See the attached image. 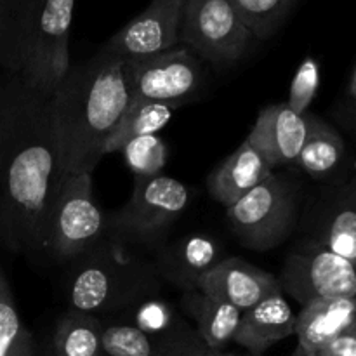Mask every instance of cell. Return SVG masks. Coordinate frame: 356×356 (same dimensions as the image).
Returning <instances> with one entry per match:
<instances>
[{
	"instance_id": "obj_1",
	"label": "cell",
	"mask_w": 356,
	"mask_h": 356,
	"mask_svg": "<svg viewBox=\"0 0 356 356\" xmlns=\"http://www.w3.org/2000/svg\"><path fill=\"white\" fill-rule=\"evenodd\" d=\"M51 127V94L28 83L13 139L0 167V249L44 254L63 183Z\"/></svg>"
},
{
	"instance_id": "obj_2",
	"label": "cell",
	"mask_w": 356,
	"mask_h": 356,
	"mask_svg": "<svg viewBox=\"0 0 356 356\" xmlns=\"http://www.w3.org/2000/svg\"><path fill=\"white\" fill-rule=\"evenodd\" d=\"M125 59L101 49L80 65H70L51 94V127L59 169L92 174L108 138L131 106Z\"/></svg>"
},
{
	"instance_id": "obj_3",
	"label": "cell",
	"mask_w": 356,
	"mask_h": 356,
	"mask_svg": "<svg viewBox=\"0 0 356 356\" xmlns=\"http://www.w3.org/2000/svg\"><path fill=\"white\" fill-rule=\"evenodd\" d=\"M72 263L66 277V298L70 309L76 312L96 316L118 315L156 298L162 287L153 259L111 235Z\"/></svg>"
},
{
	"instance_id": "obj_4",
	"label": "cell",
	"mask_w": 356,
	"mask_h": 356,
	"mask_svg": "<svg viewBox=\"0 0 356 356\" xmlns=\"http://www.w3.org/2000/svg\"><path fill=\"white\" fill-rule=\"evenodd\" d=\"M190 204V190L174 177H136L131 198L110 214L108 235L134 247H160Z\"/></svg>"
},
{
	"instance_id": "obj_5",
	"label": "cell",
	"mask_w": 356,
	"mask_h": 356,
	"mask_svg": "<svg viewBox=\"0 0 356 356\" xmlns=\"http://www.w3.org/2000/svg\"><path fill=\"white\" fill-rule=\"evenodd\" d=\"M110 232V216L94 197L92 174H68L52 205L47 250L54 259L72 263L89 252Z\"/></svg>"
},
{
	"instance_id": "obj_6",
	"label": "cell",
	"mask_w": 356,
	"mask_h": 356,
	"mask_svg": "<svg viewBox=\"0 0 356 356\" xmlns=\"http://www.w3.org/2000/svg\"><path fill=\"white\" fill-rule=\"evenodd\" d=\"M298 186L271 174L259 186L226 209L236 240L250 250H270L291 236L298 225Z\"/></svg>"
},
{
	"instance_id": "obj_7",
	"label": "cell",
	"mask_w": 356,
	"mask_h": 356,
	"mask_svg": "<svg viewBox=\"0 0 356 356\" xmlns=\"http://www.w3.org/2000/svg\"><path fill=\"white\" fill-rule=\"evenodd\" d=\"M278 284L299 305L320 299H356V263L306 238L287 256Z\"/></svg>"
},
{
	"instance_id": "obj_8",
	"label": "cell",
	"mask_w": 356,
	"mask_h": 356,
	"mask_svg": "<svg viewBox=\"0 0 356 356\" xmlns=\"http://www.w3.org/2000/svg\"><path fill=\"white\" fill-rule=\"evenodd\" d=\"M252 40L229 0H184L179 42L204 61L235 65Z\"/></svg>"
},
{
	"instance_id": "obj_9",
	"label": "cell",
	"mask_w": 356,
	"mask_h": 356,
	"mask_svg": "<svg viewBox=\"0 0 356 356\" xmlns=\"http://www.w3.org/2000/svg\"><path fill=\"white\" fill-rule=\"evenodd\" d=\"M131 103L159 101L184 104L205 83L202 59L184 45L141 59H125Z\"/></svg>"
},
{
	"instance_id": "obj_10",
	"label": "cell",
	"mask_w": 356,
	"mask_h": 356,
	"mask_svg": "<svg viewBox=\"0 0 356 356\" xmlns=\"http://www.w3.org/2000/svg\"><path fill=\"white\" fill-rule=\"evenodd\" d=\"M75 0H45L31 35L19 79L45 94L54 92L70 68V30Z\"/></svg>"
},
{
	"instance_id": "obj_11",
	"label": "cell",
	"mask_w": 356,
	"mask_h": 356,
	"mask_svg": "<svg viewBox=\"0 0 356 356\" xmlns=\"http://www.w3.org/2000/svg\"><path fill=\"white\" fill-rule=\"evenodd\" d=\"M184 0H152L104 44V51L124 59H141L181 45Z\"/></svg>"
},
{
	"instance_id": "obj_12",
	"label": "cell",
	"mask_w": 356,
	"mask_h": 356,
	"mask_svg": "<svg viewBox=\"0 0 356 356\" xmlns=\"http://www.w3.org/2000/svg\"><path fill=\"white\" fill-rule=\"evenodd\" d=\"M308 238L356 263V179L325 186L305 212Z\"/></svg>"
},
{
	"instance_id": "obj_13",
	"label": "cell",
	"mask_w": 356,
	"mask_h": 356,
	"mask_svg": "<svg viewBox=\"0 0 356 356\" xmlns=\"http://www.w3.org/2000/svg\"><path fill=\"white\" fill-rule=\"evenodd\" d=\"M198 291L243 313L282 289L275 275L247 263L242 257H228L218 261L200 278Z\"/></svg>"
},
{
	"instance_id": "obj_14",
	"label": "cell",
	"mask_w": 356,
	"mask_h": 356,
	"mask_svg": "<svg viewBox=\"0 0 356 356\" xmlns=\"http://www.w3.org/2000/svg\"><path fill=\"white\" fill-rule=\"evenodd\" d=\"M308 134L305 115L287 103L271 104L259 111L247 141L264 156L271 169L294 165Z\"/></svg>"
},
{
	"instance_id": "obj_15",
	"label": "cell",
	"mask_w": 356,
	"mask_h": 356,
	"mask_svg": "<svg viewBox=\"0 0 356 356\" xmlns=\"http://www.w3.org/2000/svg\"><path fill=\"white\" fill-rule=\"evenodd\" d=\"M296 315L282 291L273 292L242 313L233 343L254 356L263 355L280 341L296 334Z\"/></svg>"
},
{
	"instance_id": "obj_16",
	"label": "cell",
	"mask_w": 356,
	"mask_h": 356,
	"mask_svg": "<svg viewBox=\"0 0 356 356\" xmlns=\"http://www.w3.org/2000/svg\"><path fill=\"white\" fill-rule=\"evenodd\" d=\"M219 259V247L205 235H188L170 245H160L153 259L162 282H170L183 292L198 291L200 278Z\"/></svg>"
},
{
	"instance_id": "obj_17",
	"label": "cell",
	"mask_w": 356,
	"mask_h": 356,
	"mask_svg": "<svg viewBox=\"0 0 356 356\" xmlns=\"http://www.w3.org/2000/svg\"><path fill=\"white\" fill-rule=\"evenodd\" d=\"M271 174L273 169L268 165L264 156L245 139L209 174L207 190L216 202L228 209Z\"/></svg>"
},
{
	"instance_id": "obj_18",
	"label": "cell",
	"mask_w": 356,
	"mask_h": 356,
	"mask_svg": "<svg viewBox=\"0 0 356 356\" xmlns=\"http://www.w3.org/2000/svg\"><path fill=\"white\" fill-rule=\"evenodd\" d=\"M115 320L131 323V325L145 330L146 334H152V336L193 355L205 356L209 353L197 329L170 302L160 298L146 299V301L118 313Z\"/></svg>"
},
{
	"instance_id": "obj_19",
	"label": "cell",
	"mask_w": 356,
	"mask_h": 356,
	"mask_svg": "<svg viewBox=\"0 0 356 356\" xmlns=\"http://www.w3.org/2000/svg\"><path fill=\"white\" fill-rule=\"evenodd\" d=\"M344 334H356V299L313 301L302 306L296 318L294 336L309 355Z\"/></svg>"
},
{
	"instance_id": "obj_20",
	"label": "cell",
	"mask_w": 356,
	"mask_h": 356,
	"mask_svg": "<svg viewBox=\"0 0 356 356\" xmlns=\"http://www.w3.org/2000/svg\"><path fill=\"white\" fill-rule=\"evenodd\" d=\"M45 0H0V68L21 76Z\"/></svg>"
},
{
	"instance_id": "obj_21",
	"label": "cell",
	"mask_w": 356,
	"mask_h": 356,
	"mask_svg": "<svg viewBox=\"0 0 356 356\" xmlns=\"http://www.w3.org/2000/svg\"><path fill=\"white\" fill-rule=\"evenodd\" d=\"M181 308L193 318L195 329L209 351H222L233 343L242 312L228 302L216 301L200 291H188L181 299Z\"/></svg>"
},
{
	"instance_id": "obj_22",
	"label": "cell",
	"mask_w": 356,
	"mask_h": 356,
	"mask_svg": "<svg viewBox=\"0 0 356 356\" xmlns=\"http://www.w3.org/2000/svg\"><path fill=\"white\" fill-rule=\"evenodd\" d=\"M308 134L294 165L316 181H329L343 165L346 146L339 132L308 111L305 113Z\"/></svg>"
},
{
	"instance_id": "obj_23",
	"label": "cell",
	"mask_w": 356,
	"mask_h": 356,
	"mask_svg": "<svg viewBox=\"0 0 356 356\" xmlns=\"http://www.w3.org/2000/svg\"><path fill=\"white\" fill-rule=\"evenodd\" d=\"M52 356H103V318L68 308L56 323Z\"/></svg>"
},
{
	"instance_id": "obj_24",
	"label": "cell",
	"mask_w": 356,
	"mask_h": 356,
	"mask_svg": "<svg viewBox=\"0 0 356 356\" xmlns=\"http://www.w3.org/2000/svg\"><path fill=\"white\" fill-rule=\"evenodd\" d=\"M177 108H179V104L159 103V101L131 103L122 120L118 122L115 131L108 138L103 153L106 155V153L122 152V148L132 139L156 134L169 124Z\"/></svg>"
},
{
	"instance_id": "obj_25",
	"label": "cell",
	"mask_w": 356,
	"mask_h": 356,
	"mask_svg": "<svg viewBox=\"0 0 356 356\" xmlns=\"http://www.w3.org/2000/svg\"><path fill=\"white\" fill-rule=\"evenodd\" d=\"M103 356H198L172 346L145 330L120 322L103 320Z\"/></svg>"
},
{
	"instance_id": "obj_26",
	"label": "cell",
	"mask_w": 356,
	"mask_h": 356,
	"mask_svg": "<svg viewBox=\"0 0 356 356\" xmlns=\"http://www.w3.org/2000/svg\"><path fill=\"white\" fill-rule=\"evenodd\" d=\"M0 356H35L33 337L21 320L13 289L0 268Z\"/></svg>"
},
{
	"instance_id": "obj_27",
	"label": "cell",
	"mask_w": 356,
	"mask_h": 356,
	"mask_svg": "<svg viewBox=\"0 0 356 356\" xmlns=\"http://www.w3.org/2000/svg\"><path fill=\"white\" fill-rule=\"evenodd\" d=\"M254 40H268L289 17L298 0H229Z\"/></svg>"
},
{
	"instance_id": "obj_28",
	"label": "cell",
	"mask_w": 356,
	"mask_h": 356,
	"mask_svg": "<svg viewBox=\"0 0 356 356\" xmlns=\"http://www.w3.org/2000/svg\"><path fill=\"white\" fill-rule=\"evenodd\" d=\"M26 87L28 83L19 76L0 72V167L16 129Z\"/></svg>"
},
{
	"instance_id": "obj_29",
	"label": "cell",
	"mask_w": 356,
	"mask_h": 356,
	"mask_svg": "<svg viewBox=\"0 0 356 356\" xmlns=\"http://www.w3.org/2000/svg\"><path fill=\"white\" fill-rule=\"evenodd\" d=\"M129 169L136 177L159 176L167 163V145L156 134L132 139L122 148Z\"/></svg>"
},
{
	"instance_id": "obj_30",
	"label": "cell",
	"mask_w": 356,
	"mask_h": 356,
	"mask_svg": "<svg viewBox=\"0 0 356 356\" xmlns=\"http://www.w3.org/2000/svg\"><path fill=\"white\" fill-rule=\"evenodd\" d=\"M320 87V66L316 59L306 58L299 65L294 79H292L291 89H289L287 104L299 115H305L309 111L313 99Z\"/></svg>"
},
{
	"instance_id": "obj_31",
	"label": "cell",
	"mask_w": 356,
	"mask_h": 356,
	"mask_svg": "<svg viewBox=\"0 0 356 356\" xmlns=\"http://www.w3.org/2000/svg\"><path fill=\"white\" fill-rule=\"evenodd\" d=\"M313 356H356V334H344L329 341Z\"/></svg>"
},
{
	"instance_id": "obj_32",
	"label": "cell",
	"mask_w": 356,
	"mask_h": 356,
	"mask_svg": "<svg viewBox=\"0 0 356 356\" xmlns=\"http://www.w3.org/2000/svg\"><path fill=\"white\" fill-rule=\"evenodd\" d=\"M348 94H350L351 99L356 103V68H355V73L353 76H351V82H350V89H348Z\"/></svg>"
},
{
	"instance_id": "obj_33",
	"label": "cell",
	"mask_w": 356,
	"mask_h": 356,
	"mask_svg": "<svg viewBox=\"0 0 356 356\" xmlns=\"http://www.w3.org/2000/svg\"><path fill=\"white\" fill-rule=\"evenodd\" d=\"M291 356H313V355H309L308 351H306V350H302V348L299 346V344H298V348H296V350H294V353H292Z\"/></svg>"
},
{
	"instance_id": "obj_34",
	"label": "cell",
	"mask_w": 356,
	"mask_h": 356,
	"mask_svg": "<svg viewBox=\"0 0 356 356\" xmlns=\"http://www.w3.org/2000/svg\"><path fill=\"white\" fill-rule=\"evenodd\" d=\"M205 356H238V355H232V353H222V351H209Z\"/></svg>"
}]
</instances>
